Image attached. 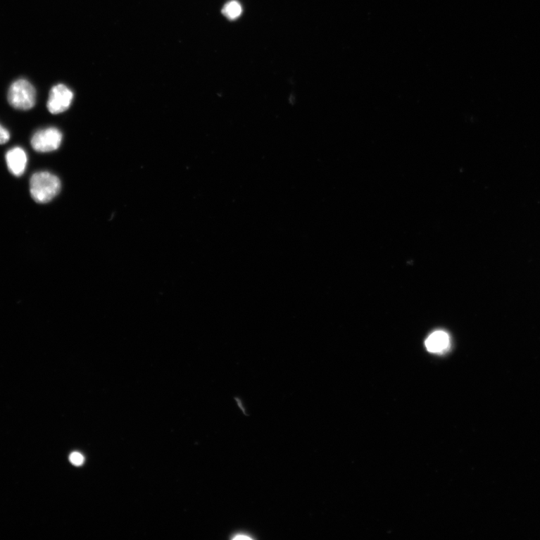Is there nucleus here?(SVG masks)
Listing matches in <instances>:
<instances>
[{
	"instance_id": "6",
	"label": "nucleus",
	"mask_w": 540,
	"mask_h": 540,
	"mask_svg": "<svg viewBox=\"0 0 540 540\" xmlns=\"http://www.w3.org/2000/svg\"><path fill=\"white\" fill-rule=\"evenodd\" d=\"M450 346V336L441 330L432 332L426 341L427 349L432 353H443L449 349Z\"/></svg>"
},
{
	"instance_id": "8",
	"label": "nucleus",
	"mask_w": 540,
	"mask_h": 540,
	"mask_svg": "<svg viewBox=\"0 0 540 540\" xmlns=\"http://www.w3.org/2000/svg\"><path fill=\"white\" fill-rule=\"evenodd\" d=\"M230 540H257L259 536L254 532L247 529H237L227 536Z\"/></svg>"
},
{
	"instance_id": "1",
	"label": "nucleus",
	"mask_w": 540,
	"mask_h": 540,
	"mask_svg": "<svg viewBox=\"0 0 540 540\" xmlns=\"http://www.w3.org/2000/svg\"><path fill=\"white\" fill-rule=\"evenodd\" d=\"M30 194L38 203L51 201L61 190V182L58 177L47 171L34 174L30 182Z\"/></svg>"
},
{
	"instance_id": "3",
	"label": "nucleus",
	"mask_w": 540,
	"mask_h": 540,
	"mask_svg": "<svg viewBox=\"0 0 540 540\" xmlns=\"http://www.w3.org/2000/svg\"><path fill=\"white\" fill-rule=\"evenodd\" d=\"M63 134L59 130L48 128L37 132L31 139L34 151L39 153H49L56 151L61 145Z\"/></svg>"
},
{
	"instance_id": "9",
	"label": "nucleus",
	"mask_w": 540,
	"mask_h": 540,
	"mask_svg": "<svg viewBox=\"0 0 540 540\" xmlns=\"http://www.w3.org/2000/svg\"><path fill=\"white\" fill-rule=\"evenodd\" d=\"M70 460L73 465L75 466H80L83 465L84 462V458L82 454L77 452H75L70 455Z\"/></svg>"
},
{
	"instance_id": "7",
	"label": "nucleus",
	"mask_w": 540,
	"mask_h": 540,
	"mask_svg": "<svg viewBox=\"0 0 540 540\" xmlns=\"http://www.w3.org/2000/svg\"><path fill=\"white\" fill-rule=\"evenodd\" d=\"M242 13V6L236 0L227 3L222 8V14L230 20L238 18Z\"/></svg>"
},
{
	"instance_id": "5",
	"label": "nucleus",
	"mask_w": 540,
	"mask_h": 540,
	"mask_svg": "<svg viewBox=\"0 0 540 540\" xmlns=\"http://www.w3.org/2000/svg\"><path fill=\"white\" fill-rule=\"evenodd\" d=\"M8 168L15 177H20L25 173L27 164L26 152L20 147L10 149L6 156Z\"/></svg>"
},
{
	"instance_id": "2",
	"label": "nucleus",
	"mask_w": 540,
	"mask_h": 540,
	"mask_svg": "<svg viewBox=\"0 0 540 540\" xmlns=\"http://www.w3.org/2000/svg\"><path fill=\"white\" fill-rule=\"evenodd\" d=\"M8 101L11 106L15 109L30 110L36 105V89L28 80L19 79L10 86Z\"/></svg>"
},
{
	"instance_id": "4",
	"label": "nucleus",
	"mask_w": 540,
	"mask_h": 540,
	"mask_svg": "<svg viewBox=\"0 0 540 540\" xmlns=\"http://www.w3.org/2000/svg\"><path fill=\"white\" fill-rule=\"evenodd\" d=\"M73 93L63 84L54 86L49 94L48 109L53 114L65 112L71 106L73 100Z\"/></svg>"
},
{
	"instance_id": "10",
	"label": "nucleus",
	"mask_w": 540,
	"mask_h": 540,
	"mask_svg": "<svg viewBox=\"0 0 540 540\" xmlns=\"http://www.w3.org/2000/svg\"><path fill=\"white\" fill-rule=\"evenodd\" d=\"M10 139L8 131L0 124V144H6Z\"/></svg>"
}]
</instances>
